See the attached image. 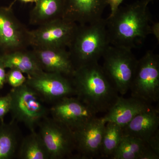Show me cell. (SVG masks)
<instances>
[{
  "label": "cell",
  "mask_w": 159,
  "mask_h": 159,
  "mask_svg": "<svg viewBox=\"0 0 159 159\" xmlns=\"http://www.w3.org/2000/svg\"><path fill=\"white\" fill-rule=\"evenodd\" d=\"M29 31L11 7L0 8V48L5 54L27 49L30 46Z\"/></svg>",
  "instance_id": "cell-10"
},
{
  "label": "cell",
  "mask_w": 159,
  "mask_h": 159,
  "mask_svg": "<svg viewBox=\"0 0 159 159\" xmlns=\"http://www.w3.org/2000/svg\"><path fill=\"white\" fill-rule=\"evenodd\" d=\"M122 137V129L121 126L115 122H107L102 136L100 157L111 159Z\"/></svg>",
  "instance_id": "cell-21"
},
{
  "label": "cell",
  "mask_w": 159,
  "mask_h": 159,
  "mask_svg": "<svg viewBox=\"0 0 159 159\" xmlns=\"http://www.w3.org/2000/svg\"><path fill=\"white\" fill-rule=\"evenodd\" d=\"M25 83L44 101L53 103L64 97L76 95L71 78L57 73L43 71L28 77Z\"/></svg>",
  "instance_id": "cell-9"
},
{
  "label": "cell",
  "mask_w": 159,
  "mask_h": 159,
  "mask_svg": "<svg viewBox=\"0 0 159 159\" xmlns=\"http://www.w3.org/2000/svg\"><path fill=\"white\" fill-rule=\"evenodd\" d=\"M159 125V110L152 107L137 115L122 127V133L146 142L158 129Z\"/></svg>",
  "instance_id": "cell-16"
},
{
  "label": "cell",
  "mask_w": 159,
  "mask_h": 159,
  "mask_svg": "<svg viewBox=\"0 0 159 159\" xmlns=\"http://www.w3.org/2000/svg\"><path fill=\"white\" fill-rule=\"evenodd\" d=\"M105 123L95 117L73 131L75 151L80 159L100 157V149Z\"/></svg>",
  "instance_id": "cell-12"
},
{
  "label": "cell",
  "mask_w": 159,
  "mask_h": 159,
  "mask_svg": "<svg viewBox=\"0 0 159 159\" xmlns=\"http://www.w3.org/2000/svg\"><path fill=\"white\" fill-rule=\"evenodd\" d=\"M31 51L43 71L72 77L75 66L67 48H33Z\"/></svg>",
  "instance_id": "cell-13"
},
{
  "label": "cell",
  "mask_w": 159,
  "mask_h": 159,
  "mask_svg": "<svg viewBox=\"0 0 159 159\" xmlns=\"http://www.w3.org/2000/svg\"><path fill=\"white\" fill-rule=\"evenodd\" d=\"M30 12L29 21L39 26L53 20L63 18L66 0H36Z\"/></svg>",
  "instance_id": "cell-18"
},
{
  "label": "cell",
  "mask_w": 159,
  "mask_h": 159,
  "mask_svg": "<svg viewBox=\"0 0 159 159\" xmlns=\"http://www.w3.org/2000/svg\"><path fill=\"white\" fill-rule=\"evenodd\" d=\"M110 45L106 19L78 25L68 48L75 68L98 62Z\"/></svg>",
  "instance_id": "cell-3"
},
{
  "label": "cell",
  "mask_w": 159,
  "mask_h": 159,
  "mask_svg": "<svg viewBox=\"0 0 159 159\" xmlns=\"http://www.w3.org/2000/svg\"><path fill=\"white\" fill-rule=\"evenodd\" d=\"M146 145L148 148L159 155V131L157 130L148 139Z\"/></svg>",
  "instance_id": "cell-25"
},
{
  "label": "cell",
  "mask_w": 159,
  "mask_h": 159,
  "mask_svg": "<svg viewBox=\"0 0 159 159\" xmlns=\"http://www.w3.org/2000/svg\"><path fill=\"white\" fill-rule=\"evenodd\" d=\"M146 146V142L140 139L123 135L111 159H139Z\"/></svg>",
  "instance_id": "cell-22"
},
{
  "label": "cell",
  "mask_w": 159,
  "mask_h": 159,
  "mask_svg": "<svg viewBox=\"0 0 159 159\" xmlns=\"http://www.w3.org/2000/svg\"><path fill=\"white\" fill-rule=\"evenodd\" d=\"M11 97L9 93L5 97H0V119L2 120L4 116L10 112Z\"/></svg>",
  "instance_id": "cell-24"
},
{
  "label": "cell",
  "mask_w": 159,
  "mask_h": 159,
  "mask_svg": "<svg viewBox=\"0 0 159 159\" xmlns=\"http://www.w3.org/2000/svg\"><path fill=\"white\" fill-rule=\"evenodd\" d=\"M152 23V25H151V34H154L156 38L159 41V22Z\"/></svg>",
  "instance_id": "cell-29"
},
{
  "label": "cell",
  "mask_w": 159,
  "mask_h": 159,
  "mask_svg": "<svg viewBox=\"0 0 159 159\" xmlns=\"http://www.w3.org/2000/svg\"><path fill=\"white\" fill-rule=\"evenodd\" d=\"M78 24L60 18L29 31L30 46L36 48H66L70 44Z\"/></svg>",
  "instance_id": "cell-8"
},
{
  "label": "cell",
  "mask_w": 159,
  "mask_h": 159,
  "mask_svg": "<svg viewBox=\"0 0 159 159\" xmlns=\"http://www.w3.org/2000/svg\"><path fill=\"white\" fill-rule=\"evenodd\" d=\"M5 69L2 64L0 62V89L3 87L6 82V74Z\"/></svg>",
  "instance_id": "cell-28"
},
{
  "label": "cell",
  "mask_w": 159,
  "mask_h": 159,
  "mask_svg": "<svg viewBox=\"0 0 159 159\" xmlns=\"http://www.w3.org/2000/svg\"><path fill=\"white\" fill-rule=\"evenodd\" d=\"M0 62L5 68L17 69L27 74L28 77L43 71L32 51L27 49L3 54L0 57Z\"/></svg>",
  "instance_id": "cell-17"
},
{
  "label": "cell",
  "mask_w": 159,
  "mask_h": 159,
  "mask_svg": "<svg viewBox=\"0 0 159 159\" xmlns=\"http://www.w3.org/2000/svg\"><path fill=\"white\" fill-rule=\"evenodd\" d=\"M27 78L24 73L16 69H10L6 74V81L12 88L18 87L25 83Z\"/></svg>",
  "instance_id": "cell-23"
},
{
  "label": "cell",
  "mask_w": 159,
  "mask_h": 159,
  "mask_svg": "<svg viewBox=\"0 0 159 159\" xmlns=\"http://www.w3.org/2000/svg\"><path fill=\"white\" fill-rule=\"evenodd\" d=\"M155 1V0H140V2L142 3H143L145 6H148V4H149L150 2H152V1Z\"/></svg>",
  "instance_id": "cell-30"
},
{
  "label": "cell",
  "mask_w": 159,
  "mask_h": 159,
  "mask_svg": "<svg viewBox=\"0 0 159 159\" xmlns=\"http://www.w3.org/2000/svg\"><path fill=\"white\" fill-rule=\"evenodd\" d=\"M39 134L49 159L70 158L75 151L73 131L53 118L46 117L38 125Z\"/></svg>",
  "instance_id": "cell-7"
},
{
  "label": "cell",
  "mask_w": 159,
  "mask_h": 159,
  "mask_svg": "<svg viewBox=\"0 0 159 159\" xmlns=\"http://www.w3.org/2000/svg\"><path fill=\"white\" fill-rule=\"evenodd\" d=\"M123 0H107V3L110 5L111 8V15L115 13L116 10L118 9L119 5L123 2Z\"/></svg>",
  "instance_id": "cell-27"
},
{
  "label": "cell",
  "mask_w": 159,
  "mask_h": 159,
  "mask_svg": "<svg viewBox=\"0 0 159 159\" xmlns=\"http://www.w3.org/2000/svg\"><path fill=\"white\" fill-rule=\"evenodd\" d=\"M151 104L133 97L124 98L119 97L116 102L101 117L104 123L113 122L123 127L137 115L152 107Z\"/></svg>",
  "instance_id": "cell-15"
},
{
  "label": "cell",
  "mask_w": 159,
  "mask_h": 159,
  "mask_svg": "<svg viewBox=\"0 0 159 159\" xmlns=\"http://www.w3.org/2000/svg\"><path fill=\"white\" fill-rule=\"evenodd\" d=\"M12 121L10 124L0 126V159L12 158L18 146L19 131Z\"/></svg>",
  "instance_id": "cell-20"
},
{
  "label": "cell",
  "mask_w": 159,
  "mask_h": 159,
  "mask_svg": "<svg viewBox=\"0 0 159 159\" xmlns=\"http://www.w3.org/2000/svg\"><path fill=\"white\" fill-rule=\"evenodd\" d=\"M129 90L131 96L151 104L159 99V57L148 51L138 60Z\"/></svg>",
  "instance_id": "cell-6"
},
{
  "label": "cell",
  "mask_w": 159,
  "mask_h": 159,
  "mask_svg": "<svg viewBox=\"0 0 159 159\" xmlns=\"http://www.w3.org/2000/svg\"><path fill=\"white\" fill-rule=\"evenodd\" d=\"M147 6L138 1L119 7L106 19L111 45L132 50L151 34V16Z\"/></svg>",
  "instance_id": "cell-1"
},
{
  "label": "cell",
  "mask_w": 159,
  "mask_h": 159,
  "mask_svg": "<svg viewBox=\"0 0 159 159\" xmlns=\"http://www.w3.org/2000/svg\"><path fill=\"white\" fill-rule=\"evenodd\" d=\"M71 79L76 97L97 114L107 112L119 97L98 62L75 69Z\"/></svg>",
  "instance_id": "cell-2"
},
{
  "label": "cell",
  "mask_w": 159,
  "mask_h": 159,
  "mask_svg": "<svg viewBox=\"0 0 159 159\" xmlns=\"http://www.w3.org/2000/svg\"><path fill=\"white\" fill-rule=\"evenodd\" d=\"M107 0H66L63 18L78 25H86L102 18Z\"/></svg>",
  "instance_id": "cell-14"
},
{
  "label": "cell",
  "mask_w": 159,
  "mask_h": 159,
  "mask_svg": "<svg viewBox=\"0 0 159 159\" xmlns=\"http://www.w3.org/2000/svg\"><path fill=\"white\" fill-rule=\"evenodd\" d=\"M53 103L49 110L52 118L72 131L97 117V113L77 97H64Z\"/></svg>",
  "instance_id": "cell-11"
},
{
  "label": "cell",
  "mask_w": 159,
  "mask_h": 159,
  "mask_svg": "<svg viewBox=\"0 0 159 159\" xmlns=\"http://www.w3.org/2000/svg\"><path fill=\"white\" fill-rule=\"evenodd\" d=\"M9 94L12 121L24 123L30 132L35 130L49 112L44 100L25 83L18 87L12 88Z\"/></svg>",
  "instance_id": "cell-5"
},
{
  "label": "cell",
  "mask_w": 159,
  "mask_h": 159,
  "mask_svg": "<svg viewBox=\"0 0 159 159\" xmlns=\"http://www.w3.org/2000/svg\"><path fill=\"white\" fill-rule=\"evenodd\" d=\"M18 157L21 159H49L38 132L31 131L23 139L19 149Z\"/></svg>",
  "instance_id": "cell-19"
},
{
  "label": "cell",
  "mask_w": 159,
  "mask_h": 159,
  "mask_svg": "<svg viewBox=\"0 0 159 159\" xmlns=\"http://www.w3.org/2000/svg\"><path fill=\"white\" fill-rule=\"evenodd\" d=\"M17 1V0H15L14 2L16 1ZM19 1H20V2H23L24 3H33L35 2H36V0H19Z\"/></svg>",
  "instance_id": "cell-31"
},
{
  "label": "cell",
  "mask_w": 159,
  "mask_h": 159,
  "mask_svg": "<svg viewBox=\"0 0 159 159\" xmlns=\"http://www.w3.org/2000/svg\"><path fill=\"white\" fill-rule=\"evenodd\" d=\"M159 155L148 148L147 146L140 156L139 159H159Z\"/></svg>",
  "instance_id": "cell-26"
},
{
  "label": "cell",
  "mask_w": 159,
  "mask_h": 159,
  "mask_svg": "<svg viewBox=\"0 0 159 159\" xmlns=\"http://www.w3.org/2000/svg\"><path fill=\"white\" fill-rule=\"evenodd\" d=\"M103 72L122 96L129 90L138 59L131 50L109 45L102 54Z\"/></svg>",
  "instance_id": "cell-4"
}]
</instances>
